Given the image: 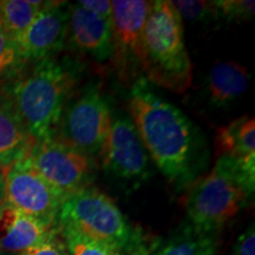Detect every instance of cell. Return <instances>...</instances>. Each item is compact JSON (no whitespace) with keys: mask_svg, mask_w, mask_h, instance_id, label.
I'll use <instances>...</instances> for the list:
<instances>
[{"mask_svg":"<svg viewBox=\"0 0 255 255\" xmlns=\"http://www.w3.org/2000/svg\"><path fill=\"white\" fill-rule=\"evenodd\" d=\"M129 111L149 157L176 191L188 190L205 173V135L178 108L152 90L146 79L132 83Z\"/></svg>","mask_w":255,"mask_h":255,"instance_id":"1","label":"cell"},{"mask_svg":"<svg viewBox=\"0 0 255 255\" xmlns=\"http://www.w3.org/2000/svg\"><path fill=\"white\" fill-rule=\"evenodd\" d=\"M81 64L69 57H55L32 68L5 85V97L33 141L53 137L66 103L78 88Z\"/></svg>","mask_w":255,"mask_h":255,"instance_id":"2","label":"cell"},{"mask_svg":"<svg viewBox=\"0 0 255 255\" xmlns=\"http://www.w3.org/2000/svg\"><path fill=\"white\" fill-rule=\"evenodd\" d=\"M254 184V168L219 156L213 170L188 189L187 221L201 232L218 235L253 197Z\"/></svg>","mask_w":255,"mask_h":255,"instance_id":"3","label":"cell"},{"mask_svg":"<svg viewBox=\"0 0 255 255\" xmlns=\"http://www.w3.org/2000/svg\"><path fill=\"white\" fill-rule=\"evenodd\" d=\"M191 63L183 20L171 1H150L144 27L143 73L150 84L182 94L190 87Z\"/></svg>","mask_w":255,"mask_h":255,"instance_id":"4","label":"cell"},{"mask_svg":"<svg viewBox=\"0 0 255 255\" xmlns=\"http://www.w3.org/2000/svg\"><path fill=\"white\" fill-rule=\"evenodd\" d=\"M55 227L100 241L122 255H146L148 251L143 233L128 221L109 196L94 187L63 201Z\"/></svg>","mask_w":255,"mask_h":255,"instance_id":"5","label":"cell"},{"mask_svg":"<svg viewBox=\"0 0 255 255\" xmlns=\"http://www.w3.org/2000/svg\"><path fill=\"white\" fill-rule=\"evenodd\" d=\"M111 122L113 110L100 84L88 83L70 97L53 137L95 157L100 154Z\"/></svg>","mask_w":255,"mask_h":255,"instance_id":"6","label":"cell"},{"mask_svg":"<svg viewBox=\"0 0 255 255\" xmlns=\"http://www.w3.org/2000/svg\"><path fill=\"white\" fill-rule=\"evenodd\" d=\"M98 156L102 170L122 186L137 188L151 176L150 157L131 117L123 113L113 114Z\"/></svg>","mask_w":255,"mask_h":255,"instance_id":"7","label":"cell"},{"mask_svg":"<svg viewBox=\"0 0 255 255\" xmlns=\"http://www.w3.org/2000/svg\"><path fill=\"white\" fill-rule=\"evenodd\" d=\"M32 167L64 196L91 187L97 162L56 137L34 141L26 156Z\"/></svg>","mask_w":255,"mask_h":255,"instance_id":"8","label":"cell"},{"mask_svg":"<svg viewBox=\"0 0 255 255\" xmlns=\"http://www.w3.org/2000/svg\"><path fill=\"white\" fill-rule=\"evenodd\" d=\"M5 201L47 228L56 226L60 206L66 199L52 187L25 157L2 169Z\"/></svg>","mask_w":255,"mask_h":255,"instance_id":"9","label":"cell"},{"mask_svg":"<svg viewBox=\"0 0 255 255\" xmlns=\"http://www.w3.org/2000/svg\"><path fill=\"white\" fill-rule=\"evenodd\" d=\"M113 62L123 81L142 77L144 56V27L150 1L114 0Z\"/></svg>","mask_w":255,"mask_h":255,"instance_id":"10","label":"cell"},{"mask_svg":"<svg viewBox=\"0 0 255 255\" xmlns=\"http://www.w3.org/2000/svg\"><path fill=\"white\" fill-rule=\"evenodd\" d=\"M69 15L68 1L44 2L36 19L15 40L25 62L34 64L58 57L66 44Z\"/></svg>","mask_w":255,"mask_h":255,"instance_id":"11","label":"cell"},{"mask_svg":"<svg viewBox=\"0 0 255 255\" xmlns=\"http://www.w3.org/2000/svg\"><path fill=\"white\" fill-rule=\"evenodd\" d=\"M66 44L97 63L113 59V19L103 18L78 4L70 5Z\"/></svg>","mask_w":255,"mask_h":255,"instance_id":"12","label":"cell"},{"mask_svg":"<svg viewBox=\"0 0 255 255\" xmlns=\"http://www.w3.org/2000/svg\"><path fill=\"white\" fill-rule=\"evenodd\" d=\"M250 72L241 64L220 62L209 70L203 82V102L213 109H226L246 92Z\"/></svg>","mask_w":255,"mask_h":255,"instance_id":"13","label":"cell"},{"mask_svg":"<svg viewBox=\"0 0 255 255\" xmlns=\"http://www.w3.org/2000/svg\"><path fill=\"white\" fill-rule=\"evenodd\" d=\"M53 228H47L5 200L0 205V250L23 254L45 240Z\"/></svg>","mask_w":255,"mask_h":255,"instance_id":"14","label":"cell"},{"mask_svg":"<svg viewBox=\"0 0 255 255\" xmlns=\"http://www.w3.org/2000/svg\"><path fill=\"white\" fill-rule=\"evenodd\" d=\"M215 146L219 156L255 168V121L241 116L218 129ZM218 156V157H219Z\"/></svg>","mask_w":255,"mask_h":255,"instance_id":"15","label":"cell"},{"mask_svg":"<svg viewBox=\"0 0 255 255\" xmlns=\"http://www.w3.org/2000/svg\"><path fill=\"white\" fill-rule=\"evenodd\" d=\"M33 138L5 96H0V168L6 169L25 158Z\"/></svg>","mask_w":255,"mask_h":255,"instance_id":"16","label":"cell"},{"mask_svg":"<svg viewBox=\"0 0 255 255\" xmlns=\"http://www.w3.org/2000/svg\"><path fill=\"white\" fill-rule=\"evenodd\" d=\"M216 235L199 231L186 220L158 242L150 255H216Z\"/></svg>","mask_w":255,"mask_h":255,"instance_id":"17","label":"cell"},{"mask_svg":"<svg viewBox=\"0 0 255 255\" xmlns=\"http://www.w3.org/2000/svg\"><path fill=\"white\" fill-rule=\"evenodd\" d=\"M45 1L31 0H1L0 15L1 30L9 37L17 40L36 19Z\"/></svg>","mask_w":255,"mask_h":255,"instance_id":"18","label":"cell"},{"mask_svg":"<svg viewBox=\"0 0 255 255\" xmlns=\"http://www.w3.org/2000/svg\"><path fill=\"white\" fill-rule=\"evenodd\" d=\"M27 63L25 62L17 41L0 30V83H7L18 78Z\"/></svg>","mask_w":255,"mask_h":255,"instance_id":"19","label":"cell"},{"mask_svg":"<svg viewBox=\"0 0 255 255\" xmlns=\"http://www.w3.org/2000/svg\"><path fill=\"white\" fill-rule=\"evenodd\" d=\"M58 234L63 237L69 255H122L119 251L100 241L78 234V233L57 229Z\"/></svg>","mask_w":255,"mask_h":255,"instance_id":"20","label":"cell"},{"mask_svg":"<svg viewBox=\"0 0 255 255\" xmlns=\"http://www.w3.org/2000/svg\"><path fill=\"white\" fill-rule=\"evenodd\" d=\"M177 9L181 19H186L190 23L208 24L218 20V11L214 1H187L178 0L171 1Z\"/></svg>","mask_w":255,"mask_h":255,"instance_id":"21","label":"cell"},{"mask_svg":"<svg viewBox=\"0 0 255 255\" xmlns=\"http://www.w3.org/2000/svg\"><path fill=\"white\" fill-rule=\"evenodd\" d=\"M218 11V19L227 23L248 21L254 17V1L248 0H218L214 1Z\"/></svg>","mask_w":255,"mask_h":255,"instance_id":"22","label":"cell"},{"mask_svg":"<svg viewBox=\"0 0 255 255\" xmlns=\"http://www.w3.org/2000/svg\"><path fill=\"white\" fill-rule=\"evenodd\" d=\"M23 255H69V253L64 242L58 238V231L55 227L45 240L28 248Z\"/></svg>","mask_w":255,"mask_h":255,"instance_id":"23","label":"cell"},{"mask_svg":"<svg viewBox=\"0 0 255 255\" xmlns=\"http://www.w3.org/2000/svg\"><path fill=\"white\" fill-rule=\"evenodd\" d=\"M232 255H255V228L254 223L248 226L237 239L232 250Z\"/></svg>","mask_w":255,"mask_h":255,"instance_id":"24","label":"cell"},{"mask_svg":"<svg viewBox=\"0 0 255 255\" xmlns=\"http://www.w3.org/2000/svg\"><path fill=\"white\" fill-rule=\"evenodd\" d=\"M78 4L88 11L103 18L111 19L113 17V6L111 1L108 0H81Z\"/></svg>","mask_w":255,"mask_h":255,"instance_id":"25","label":"cell"},{"mask_svg":"<svg viewBox=\"0 0 255 255\" xmlns=\"http://www.w3.org/2000/svg\"><path fill=\"white\" fill-rule=\"evenodd\" d=\"M4 200H5V182H4L2 173H0V205L4 202Z\"/></svg>","mask_w":255,"mask_h":255,"instance_id":"26","label":"cell"},{"mask_svg":"<svg viewBox=\"0 0 255 255\" xmlns=\"http://www.w3.org/2000/svg\"><path fill=\"white\" fill-rule=\"evenodd\" d=\"M0 255H23V254H15V253H9V252L0 250Z\"/></svg>","mask_w":255,"mask_h":255,"instance_id":"27","label":"cell"},{"mask_svg":"<svg viewBox=\"0 0 255 255\" xmlns=\"http://www.w3.org/2000/svg\"><path fill=\"white\" fill-rule=\"evenodd\" d=\"M2 28V23H1V15H0V30Z\"/></svg>","mask_w":255,"mask_h":255,"instance_id":"28","label":"cell"},{"mask_svg":"<svg viewBox=\"0 0 255 255\" xmlns=\"http://www.w3.org/2000/svg\"><path fill=\"white\" fill-rule=\"evenodd\" d=\"M0 173H1V168H0Z\"/></svg>","mask_w":255,"mask_h":255,"instance_id":"29","label":"cell"}]
</instances>
